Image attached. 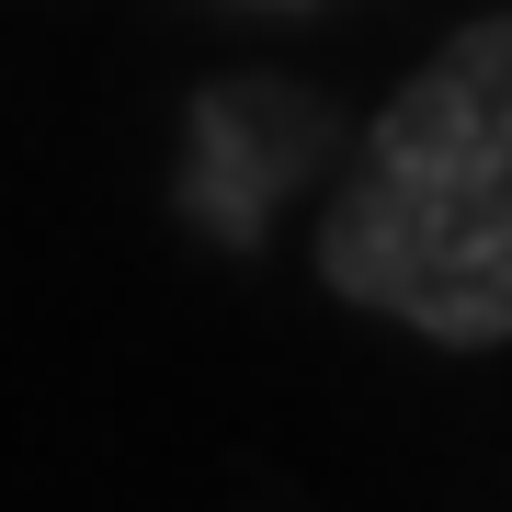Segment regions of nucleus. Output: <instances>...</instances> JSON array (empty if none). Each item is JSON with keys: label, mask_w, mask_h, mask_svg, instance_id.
<instances>
[{"label": "nucleus", "mask_w": 512, "mask_h": 512, "mask_svg": "<svg viewBox=\"0 0 512 512\" xmlns=\"http://www.w3.org/2000/svg\"><path fill=\"white\" fill-rule=\"evenodd\" d=\"M319 274L421 342H512V12L421 57L365 126Z\"/></svg>", "instance_id": "obj_1"}, {"label": "nucleus", "mask_w": 512, "mask_h": 512, "mask_svg": "<svg viewBox=\"0 0 512 512\" xmlns=\"http://www.w3.org/2000/svg\"><path fill=\"white\" fill-rule=\"evenodd\" d=\"M330 148V103L296 92V80H217V92L194 103V171H183V205L217 239L251 251L262 228H274V205L319 171Z\"/></svg>", "instance_id": "obj_2"}]
</instances>
